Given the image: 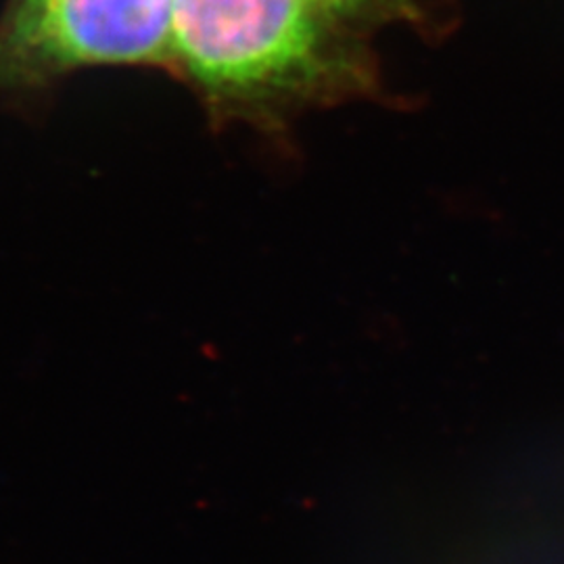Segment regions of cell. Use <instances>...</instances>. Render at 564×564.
Returning <instances> with one entry per match:
<instances>
[{"label": "cell", "instance_id": "cell-1", "mask_svg": "<svg viewBox=\"0 0 564 564\" xmlns=\"http://www.w3.org/2000/svg\"><path fill=\"white\" fill-rule=\"evenodd\" d=\"M360 28L323 0H174V67L214 113L276 123L375 88Z\"/></svg>", "mask_w": 564, "mask_h": 564}, {"label": "cell", "instance_id": "cell-2", "mask_svg": "<svg viewBox=\"0 0 564 564\" xmlns=\"http://www.w3.org/2000/svg\"><path fill=\"white\" fill-rule=\"evenodd\" d=\"M174 0H4L0 97H41L95 67H174Z\"/></svg>", "mask_w": 564, "mask_h": 564}, {"label": "cell", "instance_id": "cell-3", "mask_svg": "<svg viewBox=\"0 0 564 564\" xmlns=\"http://www.w3.org/2000/svg\"><path fill=\"white\" fill-rule=\"evenodd\" d=\"M343 20L362 28L368 23L412 18L414 0H323Z\"/></svg>", "mask_w": 564, "mask_h": 564}]
</instances>
